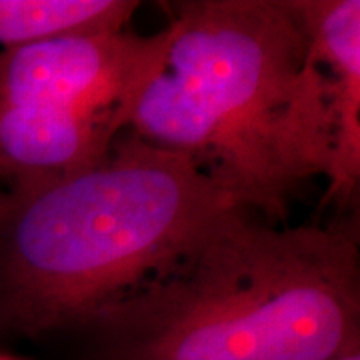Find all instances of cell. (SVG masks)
Here are the masks:
<instances>
[{
	"label": "cell",
	"mask_w": 360,
	"mask_h": 360,
	"mask_svg": "<svg viewBox=\"0 0 360 360\" xmlns=\"http://www.w3.org/2000/svg\"><path fill=\"white\" fill-rule=\"evenodd\" d=\"M167 26L75 32L0 51V180L30 188L104 160L167 49Z\"/></svg>",
	"instance_id": "277c9868"
},
{
	"label": "cell",
	"mask_w": 360,
	"mask_h": 360,
	"mask_svg": "<svg viewBox=\"0 0 360 360\" xmlns=\"http://www.w3.org/2000/svg\"><path fill=\"white\" fill-rule=\"evenodd\" d=\"M132 0H0V51L75 32L127 30Z\"/></svg>",
	"instance_id": "8992f818"
},
{
	"label": "cell",
	"mask_w": 360,
	"mask_h": 360,
	"mask_svg": "<svg viewBox=\"0 0 360 360\" xmlns=\"http://www.w3.org/2000/svg\"><path fill=\"white\" fill-rule=\"evenodd\" d=\"M86 328L104 360L340 359L360 350L356 234L234 206Z\"/></svg>",
	"instance_id": "7a4b0ae2"
},
{
	"label": "cell",
	"mask_w": 360,
	"mask_h": 360,
	"mask_svg": "<svg viewBox=\"0 0 360 360\" xmlns=\"http://www.w3.org/2000/svg\"><path fill=\"white\" fill-rule=\"evenodd\" d=\"M129 129L276 224L333 156L328 78L290 0H186Z\"/></svg>",
	"instance_id": "6da1fadb"
},
{
	"label": "cell",
	"mask_w": 360,
	"mask_h": 360,
	"mask_svg": "<svg viewBox=\"0 0 360 360\" xmlns=\"http://www.w3.org/2000/svg\"><path fill=\"white\" fill-rule=\"evenodd\" d=\"M335 360H360V350H356V352H350V354H345V356H340V359H335Z\"/></svg>",
	"instance_id": "52a82bcc"
},
{
	"label": "cell",
	"mask_w": 360,
	"mask_h": 360,
	"mask_svg": "<svg viewBox=\"0 0 360 360\" xmlns=\"http://www.w3.org/2000/svg\"><path fill=\"white\" fill-rule=\"evenodd\" d=\"M2 200H4V188H0V206H2Z\"/></svg>",
	"instance_id": "ba28073f"
},
{
	"label": "cell",
	"mask_w": 360,
	"mask_h": 360,
	"mask_svg": "<svg viewBox=\"0 0 360 360\" xmlns=\"http://www.w3.org/2000/svg\"><path fill=\"white\" fill-rule=\"evenodd\" d=\"M0 360H14V359H8V356H0Z\"/></svg>",
	"instance_id": "9c48e42d"
},
{
	"label": "cell",
	"mask_w": 360,
	"mask_h": 360,
	"mask_svg": "<svg viewBox=\"0 0 360 360\" xmlns=\"http://www.w3.org/2000/svg\"><path fill=\"white\" fill-rule=\"evenodd\" d=\"M234 206L188 156L130 130L94 167L8 186L0 206V335L86 328Z\"/></svg>",
	"instance_id": "3957f363"
},
{
	"label": "cell",
	"mask_w": 360,
	"mask_h": 360,
	"mask_svg": "<svg viewBox=\"0 0 360 360\" xmlns=\"http://www.w3.org/2000/svg\"><path fill=\"white\" fill-rule=\"evenodd\" d=\"M312 58L328 78L333 156L324 202L345 205L360 179V2L290 0Z\"/></svg>",
	"instance_id": "5b68a950"
}]
</instances>
